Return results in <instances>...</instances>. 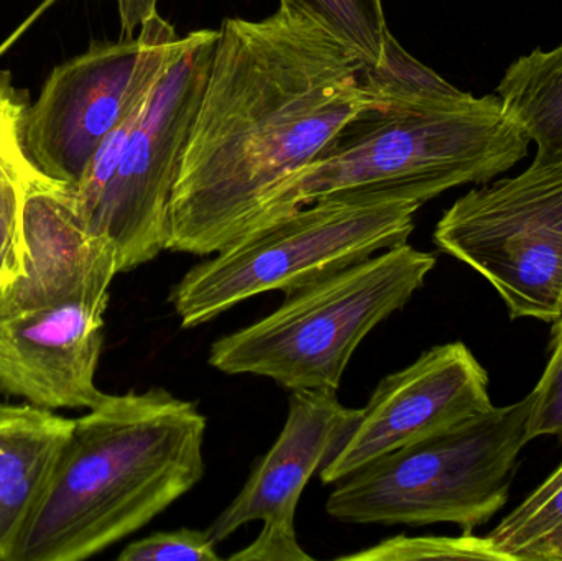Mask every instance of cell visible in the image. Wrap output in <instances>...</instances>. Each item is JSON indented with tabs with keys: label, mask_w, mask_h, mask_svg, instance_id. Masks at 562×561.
I'll list each match as a JSON object with an SVG mask.
<instances>
[{
	"label": "cell",
	"mask_w": 562,
	"mask_h": 561,
	"mask_svg": "<svg viewBox=\"0 0 562 561\" xmlns=\"http://www.w3.org/2000/svg\"><path fill=\"white\" fill-rule=\"evenodd\" d=\"M30 96L0 72V290L12 285L23 270V201L26 184L40 173L23 144Z\"/></svg>",
	"instance_id": "cell-16"
},
{
	"label": "cell",
	"mask_w": 562,
	"mask_h": 561,
	"mask_svg": "<svg viewBox=\"0 0 562 561\" xmlns=\"http://www.w3.org/2000/svg\"><path fill=\"white\" fill-rule=\"evenodd\" d=\"M435 266V254L408 243L383 250L217 339L210 364L224 374L272 379L291 392L337 391L363 338L413 299Z\"/></svg>",
	"instance_id": "cell-6"
},
{
	"label": "cell",
	"mask_w": 562,
	"mask_h": 561,
	"mask_svg": "<svg viewBox=\"0 0 562 561\" xmlns=\"http://www.w3.org/2000/svg\"><path fill=\"white\" fill-rule=\"evenodd\" d=\"M216 40L217 29L183 36L114 175L82 220L92 236L114 247L119 272H131L168 249L171 198L210 78Z\"/></svg>",
	"instance_id": "cell-9"
},
{
	"label": "cell",
	"mask_w": 562,
	"mask_h": 561,
	"mask_svg": "<svg viewBox=\"0 0 562 561\" xmlns=\"http://www.w3.org/2000/svg\"><path fill=\"white\" fill-rule=\"evenodd\" d=\"M485 537L505 561H562V463Z\"/></svg>",
	"instance_id": "cell-17"
},
{
	"label": "cell",
	"mask_w": 562,
	"mask_h": 561,
	"mask_svg": "<svg viewBox=\"0 0 562 561\" xmlns=\"http://www.w3.org/2000/svg\"><path fill=\"white\" fill-rule=\"evenodd\" d=\"M115 3L124 38L137 35L140 26L158 13V0H115Z\"/></svg>",
	"instance_id": "cell-22"
},
{
	"label": "cell",
	"mask_w": 562,
	"mask_h": 561,
	"mask_svg": "<svg viewBox=\"0 0 562 561\" xmlns=\"http://www.w3.org/2000/svg\"><path fill=\"white\" fill-rule=\"evenodd\" d=\"M344 561H415V560H485L505 561L488 542L487 537L464 532L458 537H406L383 540L352 556L340 557Z\"/></svg>",
	"instance_id": "cell-19"
},
{
	"label": "cell",
	"mask_w": 562,
	"mask_h": 561,
	"mask_svg": "<svg viewBox=\"0 0 562 561\" xmlns=\"http://www.w3.org/2000/svg\"><path fill=\"white\" fill-rule=\"evenodd\" d=\"M533 392L442 434L398 448L334 484L326 513L344 524H454L464 532L504 509L530 444Z\"/></svg>",
	"instance_id": "cell-4"
},
{
	"label": "cell",
	"mask_w": 562,
	"mask_h": 561,
	"mask_svg": "<svg viewBox=\"0 0 562 561\" xmlns=\"http://www.w3.org/2000/svg\"><path fill=\"white\" fill-rule=\"evenodd\" d=\"M75 418L0 402V561H12Z\"/></svg>",
	"instance_id": "cell-14"
},
{
	"label": "cell",
	"mask_w": 562,
	"mask_h": 561,
	"mask_svg": "<svg viewBox=\"0 0 562 561\" xmlns=\"http://www.w3.org/2000/svg\"><path fill=\"white\" fill-rule=\"evenodd\" d=\"M23 246L22 276L0 290V316L46 305L98 270L119 267L114 247L82 224L71 188L43 173L26 184Z\"/></svg>",
	"instance_id": "cell-13"
},
{
	"label": "cell",
	"mask_w": 562,
	"mask_h": 561,
	"mask_svg": "<svg viewBox=\"0 0 562 561\" xmlns=\"http://www.w3.org/2000/svg\"><path fill=\"white\" fill-rule=\"evenodd\" d=\"M423 204L395 194L326 198L237 239L194 266L170 293L194 328L266 292L284 299L408 243Z\"/></svg>",
	"instance_id": "cell-5"
},
{
	"label": "cell",
	"mask_w": 562,
	"mask_h": 561,
	"mask_svg": "<svg viewBox=\"0 0 562 561\" xmlns=\"http://www.w3.org/2000/svg\"><path fill=\"white\" fill-rule=\"evenodd\" d=\"M117 273L112 263L46 305L0 316V391L49 411L102 404L95 371Z\"/></svg>",
	"instance_id": "cell-10"
},
{
	"label": "cell",
	"mask_w": 562,
	"mask_h": 561,
	"mask_svg": "<svg viewBox=\"0 0 562 561\" xmlns=\"http://www.w3.org/2000/svg\"><path fill=\"white\" fill-rule=\"evenodd\" d=\"M367 68L281 3L262 20L224 19L171 198L168 250L211 256L240 239L266 198L369 104Z\"/></svg>",
	"instance_id": "cell-1"
},
{
	"label": "cell",
	"mask_w": 562,
	"mask_h": 561,
	"mask_svg": "<svg viewBox=\"0 0 562 561\" xmlns=\"http://www.w3.org/2000/svg\"><path fill=\"white\" fill-rule=\"evenodd\" d=\"M494 408L488 374L464 343L423 352L376 385L360 418L319 470L336 484L372 461Z\"/></svg>",
	"instance_id": "cell-12"
},
{
	"label": "cell",
	"mask_w": 562,
	"mask_h": 561,
	"mask_svg": "<svg viewBox=\"0 0 562 561\" xmlns=\"http://www.w3.org/2000/svg\"><path fill=\"white\" fill-rule=\"evenodd\" d=\"M553 325L551 355L540 382L533 389V408L528 422V440L557 437L562 441V316Z\"/></svg>",
	"instance_id": "cell-20"
},
{
	"label": "cell",
	"mask_w": 562,
	"mask_h": 561,
	"mask_svg": "<svg viewBox=\"0 0 562 561\" xmlns=\"http://www.w3.org/2000/svg\"><path fill=\"white\" fill-rule=\"evenodd\" d=\"M367 79L369 104L266 198L246 234L326 198L395 194L425 204L452 188L487 183L528 157L531 141L497 94L461 91L395 36Z\"/></svg>",
	"instance_id": "cell-2"
},
{
	"label": "cell",
	"mask_w": 562,
	"mask_h": 561,
	"mask_svg": "<svg viewBox=\"0 0 562 561\" xmlns=\"http://www.w3.org/2000/svg\"><path fill=\"white\" fill-rule=\"evenodd\" d=\"M121 561H221L210 534L194 529L157 532L135 540L119 556Z\"/></svg>",
	"instance_id": "cell-21"
},
{
	"label": "cell",
	"mask_w": 562,
	"mask_h": 561,
	"mask_svg": "<svg viewBox=\"0 0 562 561\" xmlns=\"http://www.w3.org/2000/svg\"><path fill=\"white\" fill-rule=\"evenodd\" d=\"M181 43L177 29L155 13L137 35L95 43L56 66L23 127L40 173L76 190L99 145L147 104Z\"/></svg>",
	"instance_id": "cell-8"
},
{
	"label": "cell",
	"mask_w": 562,
	"mask_h": 561,
	"mask_svg": "<svg viewBox=\"0 0 562 561\" xmlns=\"http://www.w3.org/2000/svg\"><path fill=\"white\" fill-rule=\"evenodd\" d=\"M207 420L165 389L108 395L63 445L12 561H79L150 524L204 478Z\"/></svg>",
	"instance_id": "cell-3"
},
{
	"label": "cell",
	"mask_w": 562,
	"mask_h": 561,
	"mask_svg": "<svg viewBox=\"0 0 562 561\" xmlns=\"http://www.w3.org/2000/svg\"><path fill=\"white\" fill-rule=\"evenodd\" d=\"M310 16L369 66L385 59L392 32L383 0H280Z\"/></svg>",
	"instance_id": "cell-18"
},
{
	"label": "cell",
	"mask_w": 562,
	"mask_h": 561,
	"mask_svg": "<svg viewBox=\"0 0 562 561\" xmlns=\"http://www.w3.org/2000/svg\"><path fill=\"white\" fill-rule=\"evenodd\" d=\"M484 277L510 318L562 316V161L535 164L459 198L432 234Z\"/></svg>",
	"instance_id": "cell-7"
},
{
	"label": "cell",
	"mask_w": 562,
	"mask_h": 561,
	"mask_svg": "<svg viewBox=\"0 0 562 561\" xmlns=\"http://www.w3.org/2000/svg\"><path fill=\"white\" fill-rule=\"evenodd\" d=\"M497 96L537 144L535 164L562 161V43L515 59L498 82Z\"/></svg>",
	"instance_id": "cell-15"
},
{
	"label": "cell",
	"mask_w": 562,
	"mask_h": 561,
	"mask_svg": "<svg viewBox=\"0 0 562 561\" xmlns=\"http://www.w3.org/2000/svg\"><path fill=\"white\" fill-rule=\"evenodd\" d=\"M359 418V408L340 404L330 389L291 392L286 422L276 444L254 468L236 500L207 527L216 546L246 524L260 520V536L231 560L313 561L297 542V503L313 474L333 457Z\"/></svg>",
	"instance_id": "cell-11"
}]
</instances>
